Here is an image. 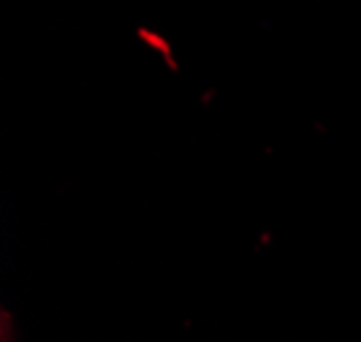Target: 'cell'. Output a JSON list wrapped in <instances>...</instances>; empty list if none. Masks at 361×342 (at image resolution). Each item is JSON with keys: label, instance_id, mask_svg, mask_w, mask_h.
Listing matches in <instances>:
<instances>
[{"label": "cell", "instance_id": "cell-1", "mask_svg": "<svg viewBox=\"0 0 361 342\" xmlns=\"http://www.w3.org/2000/svg\"><path fill=\"white\" fill-rule=\"evenodd\" d=\"M8 334H11V324H8V315L0 310V342H8Z\"/></svg>", "mask_w": 361, "mask_h": 342}]
</instances>
